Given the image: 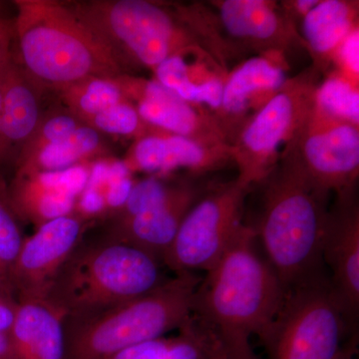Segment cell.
Returning <instances> with one entry per match:
<instances>
[{
	"label": "cell",
	"mask_w": 359,
	"mask_h": 359,
	"mask_svg": "<svg viewBox=\"0 0 359 359\" xmlns=\"http://www.w3.org/2000/svg\"><path fill=\"white\" fill-rule=\"evenodd\" d=\"M39 87L13 54L4 77L0 164H16L21 151L39 128L42 121Z\"/></svg>",
	"instance_id": "19"
},
{
	"label": "cell",
	"mask_w": 359,
	"mask_h": 359,
	"mask_svg": "<svg viewBox=\"0 0 359 359\" xmlns=\"http://www.w3.org/2000/svg\"><path fill=\"white\" fill-rule=\"evenodd\" d=\"M255 187L262 189L261 211L256 223L248 224L285 294L325 275L323 242L330 195L283 160Z\"/></svg>",
	"instance_id": "1"
},
{
	"label": "cell",
	"mask_w": 359,
	"mask_h": 359,
	"mask_svg": "<svg viewBox=\"0 0 359 359\" xmlns=\"http://www.w3.org/2000/svg\"><path fill=\"white\" fill-rule=\"evenodd\" d=\"M87 219L78 212L52 219L25 238L7 282L18 299H46L56 276L84 238Z\"/></svg>",
	"instance_id": "11"
},
{
	"label": "cell",
	"mask_w": 359,
	"mask_h": 359,
	"mask_svg": "<svg viewBox=\"0 0 359 359\" xmlns=\"http://www.w3.org/2000/svg\"><path fill=\"white\" fill-rule=\"evenodd\" d=\"M97 131L116 135H137L141 137L147 133L150 126L141 119L136 108L128 101L99 113L89 123Z\"/></svg>",
	"instance_id": "28"
},
{
	"label": "cell",
	"mask_w": 359,
	"mask_h": 359,
	"mask_svg": "<svg viewBox=\"0 0 359 359\" xmlns=\"http://www.w3.org/2000/svg\"><path fill=\"white\" fill-rule=\"evenodd\" d=\"M180 182L168 183L160 177H150L134 184L128 199L125 204L116 210L114 215L111 217L113 219H121L136 216L141 212L154 209L158 205L166 202L176 189Z\"/></svg>",
	"instance_id": "26"
},
{
	"label": "cell",
	"mask_w": 359,
	"mask_h": 359,
	"mask_svg": "<svg viewBox=\"0 0 359 359\" xmlns=\"http://www.w3.org/2000/svg\"><path fill=\"white\" fill-rule=\"evenodd\" d=\"M224 346L216 359H259L250 347V340L224 339Z\"/></svg>",
	"instance_id": "33"
},
{
	"label": "cell",
	"mask_w": 359,
	"mask_h": 359,
	"mask_svg": "<svg viewBox=\"0 0 359 359\" xmlns=\"http://www.w3.org/2000/svg\"><path fill=\"white\" fill-rule=\"evenodd\" d=\"M0 282H1V283H4V282H2V280H0ZM6 285H7V283H6Z\"/></svg>",
	"instance_id": "41"
},
{
	"label": "cell",
	"mask_w": 359,
	"mask_h": 359,
	"mask_svg": "<svg viewBox=\"0 0 359 359\" xmlns=\"http://www.w3.org/2000/svg\"><path fill=\"white\" fill-rule=\"evenodd\" d=\"M229 72L209 52L191 47L163 61L155 80L188 102L204 106L212 114L221 106Z\"/></svg>",
	"instance_id": "18"
},
{
	"label": "cell",
	"mask_w": 359,
	"mask_h": 359,
	"mask_svg": "<svg viewBox=\"0 0 359 359\" xmlns=\"http://www.w3.org/2000/svg\"><path fill=\"white\" fill-rule=\"evenodd\" d=\"M14 39L13 23L0 15V65L13 53L11 49Z\"/></svg>",
	"instance_id": "36"
},
{
	"label": "cell",
	"mask_w": 359,
	"mask_h": 359,
	"mask_svg": "<svg viewBox=\"0 0 359 359\" xmlns=\"http://www.w3.org/2000/svg\"><path fill=\"white\" fill-rule=\"evenodd\" d=\"M285 292L248 224L201 280L192 314L224 339L266 334L282 309Z\"/></svg>",
	"instance_id": "2"
},
{
	"label": "cell",
	"mask_w": 359,
	"mask_h": 359,
	"mask_svg": "<svg viewBox=\"0 0 359 359\" xmlns=\"http://www.w3.org/2000/svg\"><path fill=\"white\" fill-rule=\"evenodd\" d=\"M133 185V181H132L130 177L111 184V185L108 186L106 196H104L106 205H109L113 209H119L128 199Z\"/></svg>",
	"instance_id": "34"
},
{
	"label": "cell",
	"mask_w": 359,
	"mask_h": 359,
	"mask_svg": "<svg viewBox=\"0 0 359 359\" xmlns=\"http://www.w3.org/2000/svg\"><path fill=\"white\" fill-rule=\"evenodd\" d=\"M68 6L112 51L123 71L130 67L154 71L163 61L185 49H204L173 4L94 0Z\"/></svg>",
	"instance_id": "6"
},
{
	"label": "cell",
	"mask_w": 359,
	"mask_h": 359,
	"mask_svg": "<svg viewBox=\"0 0 359 359\" xmlns=\"http://www.w3.org/2000/svg\"><path fill=\"white\" fill-rule=\"evenodd\" d=\"M126 100L136 102V110L149 126L186 137L205 145H229L212 111L188 102L157 80L120 75L115 78Z\"/></svg>",
	"instance_id": "13"
},
{
	"label": "cell",
	"mask_w": 359,
	"mask_h": 359,
	"mask_svg": "<svg viewBox=\"0 0 359 359\" xmlns=\"http://www.w3.org/2000/svg\"><path fill=\"white\" fill-rule=\"evenodd\" d=\"M332 69L359 85V28L353 30L335 52Z\"/></svg>",
	"instance_id": "29"
},
{
	"label": "cell",
	"mask_w": 359,
	"mask_h": 359,
	"mask_svg": "<svg viewBox=\"0 0 359 359\" xmlns=\"http://www.w3.org/2000/svg\"><path fill=\"white\" fill-rule=\"evenodd\" d=\"M285 56L254 55L230 70L214 116L229 145L287 80Z\"/></svg>",
	"instance_id": "14"
},
{
	"label": "cell",
	"mask_w": 359,
	"mask_h": 359,
	"mask_svg": "<svg viewBox=\"0 0 359 359\" xmlns=\"http://www.w3.org/2000/svg\"><path fill=\"white\" fill-rule=\"evenodd\" d=\"M13 53L11 54V57L6 59V61L0 65V132H1V120H2V102H4V77L8 65L9 61L13 57Z\"/></svg>",
	"instance_id": "39"
},
{
	"label": "cell",
	"mask_w": 359,
	"mask_h": 359,
	"mask_svg": "<svg viewBox=\"0 0 359 359\" xmlns=\"http://www.w3.org/2000/svg\"><path fill=\"white\" fill-rule=\"evenodd\" d=\"M208 185L183 180L166 202L130 218L110 219L100 236L146 250L163 263L187 212Z\"/></svg>",
	"instance_id": "17"
},
{
	"label": "cell",
	"mask_w": 359,
	"mask_h": 359,
	"mask_svg": "<svg viewBox=\"0 0 359 359\" xmlns=\"http://www.w3.org/2000/svg\"><path fill=\"white\" fill-rule=\"evenodd\" d=\"M218 18L224 37L241 55L306 50L297 27L271 0H214L207 2Z\"/></svg>",
	"instance_id": "12"
},
{
	"label": "cell",
	"mask_w": 359,
	"mask_h": 359,
	"mask_svg": "<svg viewBox=\"0 0 359 359\" xmlns=\"http://www.w3.org/2000/svg\"><path fill=\"white\" fill-rule=\"evenodd\" d=\"M252 189L237 180L209 184L187 212L163 264L174 275L207 273L245 224Z\"/></svg>",
	"instance_id": "9"
},
{
	"label": "cell",
	"mask_w": 359,
	"mask_h": 359,
	"mask_svg": "<svg viewBox=\"0 0 359 359\" xmlns=\"http://www.w3.org/2000/svg\"><path fill=\"white\" fill-rule=\"evenodd\" d=\"M167 335L127 347L106 359H159L168 342Z\"/></svg>",
	"instance_id": "30"
},
{
	"label": "cell",
	"mask_w": 359,
	"mask_h": 359,
	"mask_svg": "<svg viewBox=\"0 0 359 359\" xmlns=\"http://www.w3.org/2000/svg\"><path fill=\"white\" fill-rule=\"evenodd\" d=\"M233 163L228 145H205L150 126L139 137L126 164L130 171L146 172L154 177L167 176L184 170L191 178L205 176Z\"/></svg>",
	"instance_id": "16"
},
{
	"label": "cell",
	"mask_w": 359,
	"mask_h": 359,
	"mask_svg": "<svg viewBox=\"0 0 359 359\" xmlns=\"http://www.w3.org/2000/svg\"><path fill=\"white\" fill-rule=\"evenodd\" d=\"M356 351H358V347H356V346H354L353 348H351V351H348V353L346 354V358H344V359H356Z\"/></svg>",
	"instance_id": "40"
},
{
	"label": "cell",
	"mask_w": 359,
	"mask_h": 359,
	"mask_svg": "<svg viewBox=\"0 0 359 359\" xmlns=\"http://www.w3.org/2000/svg\"><path fill=\"white\" fill-rule=\"evenodd\" d=\"M109 165L105 162H98L89 171L88 184L86 188L99 190L100 187L107 185Z\"/></svg>",
	"instance_id": "37"
},
{
	"label": "cell",
	"mask_w": 359,
	"mask_h": 359,
	"mask_svg": "<svg viewBox=\"0 0 359 359\" xmlns=\"http://www.w3.org/2000/svg\"><path fill=\"white\" fill-rule=\"evenodd\" d=\"M100 135L89 125L83 124L62 140L49 144L32 159L18 165L16 176L40 172L60 171L76 166L79 161L98 151Z\"/></svg>",
	"instance_id": "22"
},
{
	"label": "cell",
	"mask_w": 359,
	"mask_h": 359,
	"mask_svg": "<svg viewBox=\"0 0 359 359\" xmlns=\"http://www.w3.org/2000/svg\"><path fill=\"white\" fill-rule=\"evenodd\" d=\"M62 99L70 114L88 124L99 113L127 101L114 80L104 78L87 80L65 90Z\"/></svg>",
	"instance_id": "23"
},
{
	"label": "cell",
	"mask_w": 359,
	"mask_h": 359,
	"mask_svg": "<svg viewBox=\"0 0 359 359\" xmlns=\"http://www.w3.org/2000/svg\"><path fill=\"white\" fill-rule=\"evenodd\" d=\"M106 207L103 194L96 189L86 188L81 194L79 201V212L78 214L87 218V216L98 214Z\"/></svg>",
	"instance_id": "35"
},
{
	"label": "cell",
	"mask_w": 359,
	"mask_h": 359,
	"mask_svg": "<svg viewBox=\"0 0 359 359\" xmlns=\"http://www.w3.org/2000/svg\"><path fill=\"white\" fill-rule=\"evenodd\" d=\"M81 121L70 113H59V114L45 118L21 151L16 167L26 161L34 157L40 150L49 144L54 143L66 138L81 126Z\"/></svg>",
	"instance_id": "27"
},
{
	"label": "cell",
	"mask_w": 359,
	"mask_h": 359,
	"mask_svg": "<svg viewBox=\"0 0 359 359\" xmlns=\"http://www.w3.org/2000/svg\"><path fill=\"white\" fill-rule=\"evenodd\" d=\"M354 325L323 275L285 294L261 341L269 359H344L358 344Z\"/></svg>",
	"instance_id": "7"
},
{
	"label": "cell",
	"mask_w": 359,
	"mask_h": 359,
	"mask_svg": "<svg viewBox=\"0 0 359 359\" xmlns=\"http://www.w3.org/2000/svg\"><path fill=\"white\" fill-rule=\"evenodd\" d=\"M314 105L334 119L359 126V85L337 70L328 71L318 84Z\"/></svg>",
	"instance_id": "24"
},
{
	"label": "cell",
	"mask_w": 359,
	"mask_h": 359,
	"mask_svg": "<svg viewBox=\"0 0 359 359\" xmlns=\"http://www.w3.org/2000/svg\"><path fill=\"white\" fill-rule=\"evenodd\" d=\"M320 0H285L280 1L283 13L297 28L304 18L318 6Z\"/></svg>",
	"instance_id": "32"
},
{
	"label": "cell",
	"mask_w": 359,
	"mask_h": 359,
	"mask_svg": "<svg viewBox=\"0 0 359 359\" xmlns=\"http://www.w3.org/2000/svg\"><path fill=\"white\" fill-rule=\"evenodd\" d=\"M65 318L47 299H18L8 330L18 359H65Z\"/></svg>",
	"instance_id": "20"
},
{
	"label": "cell",
	"mask_w": 359,
	"mask_h": 359,
	"mask_svg": "<svg viewBox=\"0 0 359 359\" xmlns=\"http://www.w3.org/2000/svg\"><path fill=\"white\" fill-rule=\"evenodd\" d=\"M157 257L99 236L83 240L59 271L46 299L66 316L98 313L133 301L168 278Z\"/></svg>",
	"instance_id": "4"
},
{
	"label": "cell",
	"mask_w": 359,
	"mask_h": 359,
	"mask_svg": "<svg viewBox=\"0 0 359 359\" xmlns=\"http://www.w3.org/2000/svg\"><path fill=\"white\" fill-rule=\"evenodd\" d=\"M15 295L8 285L0 282V332H8L16 308Z\"/></svg>",
	"instance_id": "31"
},
{
	"label": "cell",
	"mask_w": 359,
	"mask_h": 359,
	"mask_svg": "<svg viewBox=\"0 0 359 359\" xmlns=\"http://www.w3.org/2000/svg\"><path fill=\"white\" fill-rule=\"evenodd\" d=\"M321 74L313 65L287 78L276 95L256 113L231 143L236 180L252 189L280 161L283 150L308 120Z\"/></svg>",
	"instance_id": "8"
},
{
	"label": "cell",
	"mask_w": 359,
	"mask_h": 359,
	"mask_svg": "<svg viewBox=\"0 0 359 359\" xmlns=\"http://www.w3.org/2000/svg\"><path fill=\"white\" fill-rule=\"evenodd\" d=\"M323 261L332 271L330 285L351 320L359 309V205L356 190L337 195L330 208Z\"/></svg>",
	"instance_id": "15"
},
{
	"label": "cell",
	"mask_w": 359,
	"mask_h": 359,
	"mask_svg": "<svg viewBox=\"0 0 359 359\" xmlns=\"http://www.w3.org/2000/svg\"><path fill=\"white\" fill-rule=\"evenodd\" d=\"M20 221L11 203L8 186L0 176V280L7 285L9 271L25 240Z\"/></svg>",
	"instance_id": "25"
},
{
	"label": "cell",
	"mask_w": 359,
	"mask_h": 359,
	"mask_svg": "<svg viewBox=\"0 0 359 359\" xmlns=\"http://www.w3.org/2000/svg\"><path fill=\"white\" fill-rule=\"evenodd\" d=\"M0 359H18L14 353L8 332H0Z\"/></svg>",
	"instance_id": "38"
},
{
	"label": "cell",
	"mask_w": 359,
	"mask_h": 359,
	"mask_svg": "<svg viewBox=\"0 0 359 359\" xmlns=\"http://www.w3.org/2000/svg\"><path fill=\"white\" fill-rule=\"evenodd\" d=\"M201 280L195 273L174 275L133 301L86 316H66L65 359H106L180 330L192 316Z\"/></svg>",
	"instance_id": "5"
},
{
	"label": "cell",
	"mask_w": 359,
	"mask_h": 359,
	"mask_svg": "<svg viewBox=\"0 0 359 359\" xmlns=\"http://www.w3.org/2000/svg\"><path fill=\"white\" fill-rule=\"evenodd\" d=\"M280 160L328 195L353 192L359 176V126L334 119L314 105Z\"/></svg>",
	"instance_id": "10"
},
{
	"label": "cell",
	"mask_w": 359,
	"mask_h": 359,
	"mask_svg": "<svg viewBox=\"0 0 359 359\" xmlns=\"http://www.w3.org/2000/svg\"><path fill=\"white\" fill-rule=\"evenodd\" d=\"M14 4L18 62L40 87L62 92L87 80L123 74L112 51L68 4L49 0Z\"/></svg>",
	"instance_id": "3"
},
{
	"label": "cell",
	"mask_w": 359,
	"mask_h": 359,
	"mask_svg": "<svg viewBox=\"0 0 359 359\" xmlns=\"http://www.w3.org/2000/svg\"><path fill=\"white\" fill-rule=\"evenodd\" d=\"M359 2L320 0L302 21V40L313 65L321 75L332 70L335 52L353 30L359 28Z\"/></svg>",
	"instance_id": "21"
}]
</instances>
